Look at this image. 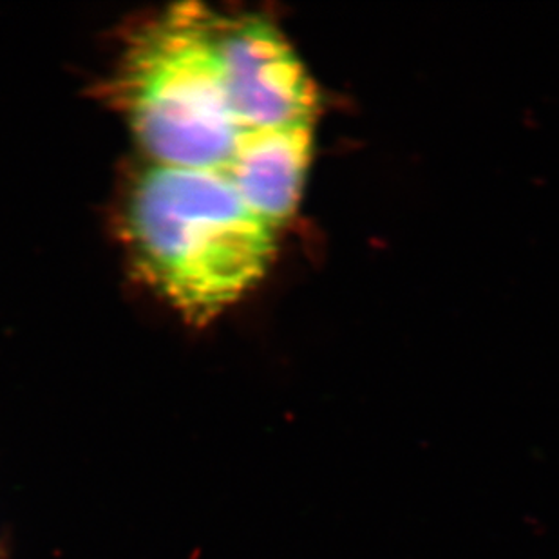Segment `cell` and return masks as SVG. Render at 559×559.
I'll use <instances>...</instances> for the list:
<instances>
[{
  "label": "cell",
  "instance_id": "1",
  "mask_svg": "<svg viewBox=\"0 0 559 559\" xmlns=\"http://www.w3.org/2000/svg\"><path fill=\"white\" fill-rule=\"evenodd\" d=\"M123 236L142 280L195 324L252 290L274 252V230L214 170L145 164L127 194Z\"/></svg>",
  "mask_w": 559,
  "mask_h": 559
},
{
  "label": "cell",
  "instance_id": "2",
  "mask_svg": "<svg viewBox=\"0 0 559 559\" xmlns=\"http://www.w3.org/2000/svg\"><path fill=\"white\" fill-rule=\"evenodd\" d=\"M216 11L170 5L129 38L115 98L147 164L227 176L243 129L214 35Z\"/></svg>",
  "mask_w": 559,
  "mask_h": 559
},
{
  "label": "cell",
  "instance_id": "3",
  "mask_svg": "<svg viewBox=\"0 0 559 559\" xmlns=\"http://www.w3.org/2000/svg\"><path fill=\"white\" fill-rule=\"evenodd\" d=\"M214 35L230 104L243 131L311 123L316 85L270 22L216 11Z\"/></svg>",
  "mask_w": 559,
  "mask_h": 559
},
{
  "label": "cell",
  "instance_id": "4",
  "mask_svg": "<svg viewBox=\"0 0 559 559\" xmlns=\"http://www.w3.org/2000/svg\"><path fill=\"white\" fill-rule=\"evenodd\" d=\"M311 123L253 129L239 138L227 178L270 230L283 227L301 200L311 159Z\"/></svg>",
  "mask_w": 559,
  "mask_h": 559
}]
</instances>
